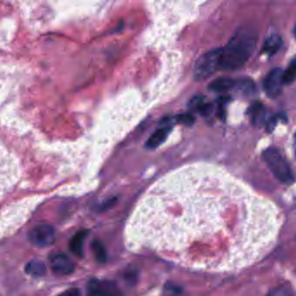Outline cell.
<instances>
[{
  "label": "cell",
  "mask_w": 296,
  "mask_h": 296,
  "mask_svg": "<svg viewBox=\"0 0 296 296\" xmlns=\"http://www.w3.org/2000/svg\"><path fill=\"white\" fill-rule=\"evenodd\" d=\"M219 209L158 194L146 200L133 216L132 239L154 249L182 252L195 244L219 241L222 246L225 237L232 236L255 259L276 232V217L255 212L230 216Z\"/></svg>",
  "instance_id": "obj_1"
},
{
  "label": "cell",
  "mask_w": 296,
  "mask_h": 296,
  "mask_svg": "<svg viewBox=\"0 0 296 296\" xmlns=\"http://www.w3.org/2000/svg\"><path fill=\"white\" fill-rule=\"evenodd\" d=\"M256 41L254 31L247 28L239 29L222 49L221 69L227 72L241 69L255 51Z\"/></svg>",
  "instance_id": "obj_2"
},
{
  "label": "cell",
  "mask_w": 296,
  "mask_h": 296,
  "mask_svg": "<svg viewBox=\"0 0 296 296\" xmlns=\"http://www.w3.org/2000/svg\"><path fill=\"white\" fill-rule=\"evenodd\" d=\"M262 156L274 176L280 182L285 184H292L295 182L296 178L293 171L283 153L278 148L275 147L267 148L263 152Z\"/></svg>",
  "instance_id": "obj_3"
},
{
  "label": "cell",
  "mask_w": 296,
  "mask_h": 296,
  "mask_svg": "<svg viewBox=\"0 0 296 296\" xmlns=\"http://www.w3.org/2000/svg\"><path fill=\"white\" fill-rule=\"evenodd\" d=\"M222 56L221 48L214 49L201 56L194 66V77L203 80L212 76L222 66Z\"/></svg>",
  "instance_id": "obj_4"
},
{
  "label": "cell",
  "mask_w": 296,
  "mask_h": 296,
  "mask_svg": "<svg viewBox=\"0 0 296 296\" xmlns=\"http://www.w3.org/2000/svg\"><path fill=\"white\" fill-rule=\"evenodd\" d=\"M29 241L38 248H46L55 241V229L49 224H38L28 233Z\"/></svg>",
  "instance_id": "obj_5"
},
{
  "label": "cell",
  "mask_w": 296,
  "mask_h": 296,
  "mask_svg": "<svg viewBox=\"0 0 296 296\" xmlns=\"http://www.w3.org/2000/svg\"><path fill=\"white\" fill-rule=\"evenodd\" d=\"M88 296H123L116 283L107 280H90L87 286Z\"/></svg>",
  "instance_id": "obj_6"
},
{
  "label": "cell",
  "mask_w": 296,
  "mask_h": 296,
  "mask_svg": "<svg viewBox=\"0 0 296 296\" xmlns=\"http://www.w3.org/2000/svg\"><path fill=\"white\" fill-rule=\"evenodd\" d=\"M283 84V71L280 68H276L266 76L263 82V89L269 97L276 98L281 93Z\"/></svg>",
  "instance_id": "obj_7"
},
{
  "label": "cell",
  "mask_w": 296,
  "mask_h": 296,
  "mask_svg": "<svg viewBox=\"0 0 296 296\" xmlns=\"http://www.w3.org/2000/svg\"><path fill=\"white\" fill-rule=\"evenodd\" d=\"M50 266L53 273L59 276H69L74 271L72 260L62 253H57L50 257Z\"/></svg>",
  "instance_id": "obj_8"
},
{
  "label": "cell",
  "mask_w": 296,
  "mask_h": 296,
  "mask_svg": "<svg viewBox=\"0 0 296 296\" xmlns=\"http://www.w3.org/2000/svg\"><path fill=\"white\" fill-rule=\"evenodd\" d=\"M172 129V124L169 120L167 121V123L162 125L161 127H159L148 138L145 144V147L150 150L158 148L159 146H161L166 141V139L169 137Z\"/></svg>",
  "instance_id": "obj_9"
},
{
  "label": "cell",
  "mask_w": 296,
  "mask_h": 296,
  "mask_svg": "<svg viewBox=\"0 0 296 296\" xmlns=\"http://www.w3.org/2000/svg\"><path fill=\"white\" fill-rule=\"evenodd\" d=\"M248 114L254 125H262L265 123H268L265 108L262 105V103H254L249 108Z\"/></svg>",
  "instance_id": "obj_10"
},
{
  "label": "cell",
  "mask_w": 296,
  "mask_h": 296,
  "mask_svg": "<svg viewBox=\"0 0 296 296\" xmlns=\"http://www.w3.org/2000/svg\"><path fill=\"white\" fill-rule=\"evenodd\" d=\"M236 84V80L227 77H222L214 80L209 85V90L214 92H223L234 89Z\"/></svg>",
  "instance_id": "obj_11"
},
{
  "label": "cell",
  "mask_w": 296,
  "mask_h": 296,
  "mask_svg": "<svg viewBox=\"0 0 296 296\" xmlns=\"http://www.w3.org/2000/svg\"><path fill=\"white\" fill-rule=\"evenodd\" d=\"M283 45V38L277 34H273L266 39L262 47V52L267 55L273 56L279 51Z\"/></svg>",
  "instance_id": "obj_12"
},
{
  "label": "cell",
  "mask_w": 296,
  "mask_h": 296,
  "mask_svg": "<svg viewBox=\"0 0 296 296\" xmlns=\"http://www.w3.org/2000/svg\"><path fill=\"white\" fill-rule=\"evenodd\" d=\"M189 106L191 110H196L203 116H208L212 110L211 104L203 96L193 97L192 99L190 100Z\"/></svg>",
  "instance_id": "obj_13"
},
{
  "label": "cell",
  "mask_w": 296,
  "mask_h": 296,
  "mask_svg": "<svg viewBox=\"0 0 296 296\" xmlns=\"http://www.w3.org/2000/svg\"><path fill=\"white\" fill-rule=\"evenodd\" d=\"M87 234V231H79L72 238L70 242V249L74 255L77 256H82L83 255V243L86 239Z\"/></svg>",
  "instance_id": "obj_14"
},
{
  "label": "cell",
  "mask_w": 296,
  "mask_h": 296,
  "mask_svg": "<svg viewBox=\"0 0 296 296\" xmlns=\"http://www.w3.org/2000/svg\"><path fill=\"white\" fill-rule=\"evenodd\" d=\"M25 272L30 276L39 277L44 276L46 273V266L42 261L33 260L26 264Z\"/></svg>",
  "instance_id": "obj_15"
},
{
  "label": "cell",
  "mask_w": 296,
  "mask_h": 296,
  "mask_svg": "<svg viewBox=\"0 0 296 296\" xmlns=\"http://www.w3.org/2000/svg\"><path fill=\"white\" fill-rule=\"evenodd\" d=\"M234 89L243 94L253 93L255 91V83L252 80L248 78H243V79L236 80V84Z\"/></svg>",
  "instance_id": "obj_16"
},
{
  "label": "cell",
  "mask_w": 296,
  "mask_h": 296,
  "mask_svg": "<svg viewBox=\"0 0 296 296\" xmlns=\"http://www.w3.org/2000/svg\"><path fill=\"white\" fill-rule=\"evenodd\" d=\"M296 78V59L290 63L285 72H283V83L290 84Z\"/></svg>",
  "instance_id": "obj_17"
},
{
  "label": "cell",
  "mask_w": 296,
  "mask_h": 296,
  "mask_svg": "<svg viewBox=\"0 0 296 296\" xmlns=\"http://www.w3.org/2000/svg\"><path fill=\"white\" fill-rule=\"evenodd\" d=\"M92 250L98 262H104L106 261V251L100 241H94L92 242Z\"/></svg>",
  "instance_id": "obj_18"
},
{
  "label": "cell",
  "mask_w": 296,
  "mask_h": 296,
  "mask_svg": "<svg viewBox=\"0 0 296 296\" xmlns=\"http://www.w3.org/2000/svg\"><path fill=\"white\" fill-rule=\"evenodd\" d=\"M267 296H293V293L290 288L285 286L276 287L270 290Z\"/></svg>",
  "instance_id": "obj_19"
},
{
  "label": "cell",
  "mask_w": 296,
  "mask_h": 296,
  "mask_svg": "<svg viewBox=\"0 0 296 296\" xmlns=\"http://www.w3.org/2000/svg\"><path fill=\"white\" fill-rule=\"evenodd\" d=\"M174 119L177 123L185 124V125H192L195 122V117L191 114L189 113L181 114V115L176 116Z\"/></svg>",
  "instance_id": "obj_20"
},
{
  "label": "cell",
  "mask_w": 296,
  "mask_h": 296,
  "mask_svg": "<svg viewBox=\"0 0 296 296\" xmlns=\"http://www.w3.org/2000/svg\"><path fill=\"white\" fill-rule=\"evenodd\" d=\"M59 296H81V293L78 289H70L60 294Z\"/></svg>",
  "instance_id": "obj_21"
},
{
  "label": "cell",
  "mask_w": 296,
  "mask_h": 296,
  "mask_svg": "<svg viewBox=\"0 0 296 296\" xmlns=\"http://www.w3.org/2000/svg\"><path fill=\"white\" fill-rule=\"evenodd\" d=\"M295 35H296V28H295Z\"/></svg>",
  "instance_id": "obj_22"
}]
</instances>
